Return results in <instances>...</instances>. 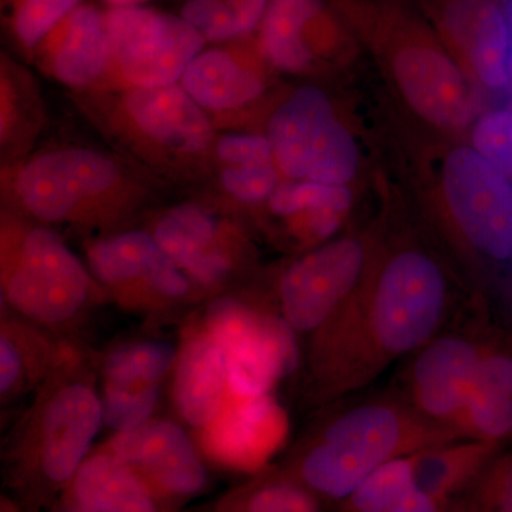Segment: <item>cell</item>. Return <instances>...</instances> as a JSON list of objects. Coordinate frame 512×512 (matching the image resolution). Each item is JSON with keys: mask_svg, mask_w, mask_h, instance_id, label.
I'll return each instance as SVG.
<instances>
[{"mask_svg": "<svg viewBox=\"0 0 512 512\" xmlns=\"http://www.w3.org/2000/svg\"><path fill=\"white\" fill-rule=\"evenodd\" d=\"M86 264L107 298L128 311H170L202 295L147 228L90 239Z\"/></svg>", "mask_w": 512, "mask_h": 512, "instance_id": "cell-11", "label": "cell"}, {"mask_svg": "<svg viewBox=\"0 0 512 512\" xmlns=\"http://www.w3.org/2000/svg\"><path fill=\"white\" fill-rule=\"evenodd\" d=\"M83 0H6L8 29L20 52L30 59L37 46Z\"/></svg>", "mask_w": 512, "mask_h": 512, "instance_id": "cell-32", "label": "cell"}, {"mask_svg": "<svg viewBox=\"0 0 512 512\" xmlns=\"http://www.w3.org/2000/svg\"><path fill=\"white\" fill-rule=\"evenodd\" d=\"M265 136L285 180L349 185L359 173L356 138L318 84L282 96L268 113Z\"/></svg>", "mask_w": 512, "mask_h": 512, "instance_id": "cell-7", "label": "cell"}, {"mask_svg": "<svg viewBox=\"0 0 512 512\" xmlns=\"http://www.w3.org/2000/svg\"><path fill=\"white\" fill-rule=\"evenodd\" d=\"M231 397L227 362L204 322L184 330L173 369V399L181 419L200 431Z\"/></svg>", "mask_w": 512, "mask_h": 512, "instance_id": "cell-24", "label": "cell"}, {"mask_svg": "<svg viewBox=\"0 0 512 512\" xmlns=\"http://www.w3.org/2000/svg\"><path fill=\"white\" fill-rule=\"evenodd\" d=\"M440 39L468 76L488 90L510 84L511 33L497 0H433Z\"/></svg>", "mask_w": 512, "mask_h": 512, "instance_id": "cell-18", "label": "cell"}, {"mask_svg": "<svg viewBox=\"0 0 512 512\" xmlns=\"http://www.w3.org/2000/svg\"><path fill=\"white\" fill-rule=\"evenodd\" d=\"M510 87H511V90H512V64H511V77H510Z\"/></svg>", "mask_w": 512, "mask_h": 512, "instance_id": "cell-42", "label": "cell"}, {"mask_svg": "<svg viewBox=\"0 0 512 512\" xmlns=\"http://www.w3.org/2000/svg\"><path fill=\"white\" fill-rule=\"evenodd\" d=\"M160 387L157 389H131V387L104 384L103 417L104 424L116 433L130 431L144 426L153 420Z\"/></svg>", "mask_w": 512, "mask_h": 512, "instance_id": "cell-36", "label": "cell"}, {"mask_svg": "<svg viewBox=\"0 0 512 512\" xmlns=\"http://www.w3.org/2000/svg\"><path fill=\"white\" fill-rule=\"evenodd\" d=\"M106 9L114 8H137V6H147L153 0H100Z\"/></svg>", "mask_w": 512, "mask_h": 512, "instance_id": "cell-40", "label": "cell"}, {"mask_svg": "<svg viewBox=\"0 0 512 512\" xmlns=\"http://www.w3.org/2000/svg\"><path fill=\"white\" fill-rule=\"evenodd\" d=\"M45 119V104L36 77L9 55H2L0 147L3 167L19 163L35 151Z\"/></svg>", "mask_w": 512, "mask_h": 512, "instance_id": "cell-26", "label": "cell"}, {"mask_svg": "<svg viewBox=\"0 0 512 512\" xmlns=\"http://www.w3.org/2000/svg\"><path fill=\"white\" fill-rule=\"evenodd\" d=\"M494 450V444L484 441L457 439L423 451L417 487L454 500L490 463Z\"/></svg>", "mask_w": 512, "mask_h": 512, "instance_id": "cell-28", "label": "cell"}, {"mask_svg": "<svg viewBox=\"0 0 512 512\" xmlns=\"http://www.w3.org/2000/svg\"><path fill=\"white\" fill-rule=\"evenodd\" d=\"M274 73L249 36L205 47L180 84L218 131H234L268 100Z\"/></svg>", "mask_w": 512, "mask_h": 512, "instance_id": "cell-15", "label": "cell"}, {"mask_svg": "<svg viewBox=\"0 0 512 512\" xmlns=\"http://www.w3.org/2000/svg\"><path fill=\"white\" fill-rule=\"evenodd\" d=\"M474 390L503 394L512 399V356L484 346Z\"/></svg>", "mask_w": 512, "mask_h": 512, "instance_id": "cell-38", "label": "cell"}, {"mask_svg": "<svg viewBox=\"0 0 512 512\" xmlns=\"http://www.w3.org/2000/svg\"><path fill=\"white\" fill-rule=\"evenodd\" d=\"M170 188L109 148L60 144L2 167L3 207L49 227L113 234L131 228Z\"/></svg>", "mask_w": 512, "mask_h": 512, "instance_id": "cell-2", "label": "cell"}, {"mask_svg": "<svg viewBox=\"0 0 512 512\" xmlns=\"http://www.w3.org/2000/svg\"><path fill=\"white\" fill-rule=\"evenodd\" d=\"M450 308L436 256L414 245L376 255L349 301L311 338L313 397L325 403L363 389L446 329Z\"/></svg>", "mask_w": 512, "mask_h": 512, "instance_id": "cell-1", "label": "cell"}, {"mask_svg": "<svg viewBox=\"0 0 512 512\" xmlns=\"http://www.w3.org/2000/svg\"><path fill=\"white\" fill-rule=\"evenodd\" d=\"M37 328L39 326L18 316H3L0 330V394L3 402L28 392L43 379H50L69 360Z\"/></svg>", "mask_w": 512, "mask_h": 512, "instance_id": "cell-27", "label": "cell"}, {"mask_svg": "<svg viewBox=\"0 0 512 512\" xmlns=\"http://www.w3.org/2000/svg\"><path fill=\"white\" fill-rule=\"evenodd\" d=\"M30 60L72 92L106 83L113 64L107 9L80 3L42 40Z\"/></svg>", "mask_w": 512, "mask_h": 512, "instance_id": "cell-21", "label": "cell"}, {"mask_svg": "<svg viewBox=\"0 0 512 512\" xmlns=\"http://www.w3.org/2000/svg\"><path fill=\"white\" fill-rule=\"evenodd\" d=\"M450 512H512V457L498 468L488 463L454 498Z\"/></svg>", "mask_w": 512, "mask_h": 512, "instance_id": "cell-34", "label": "cell"}, {"mask_svg": "<svg viewBox=\"0 0 512 512\" xmlns=\"http://www.w3.org/2000/svg\"><path fill=\"white\" fill-rule=\"evenodd\" d=\"M202 322L225 357L234 396L271 394L299 365L298 335L279 313L221 295Z\"/></svg>", "mask_w": 512, "mask_h": 512, "instance_id": "cell-10", "label": "cell"}, {"mask_svg": "<svg viewBox=\"0 0 512 512\" xmlns=\"http://www.w3.org/2000/svg\"><path fill=\"white\" fill-rule=\"evenodd\" d=\"M254 36L265 62L286 76L315 73L342 40L326 0H271Z\"/></svg>", "mask_w": 512, "mask_h": 512, "instance_id": "cell-20", "label": "cell"}, {"mask_svg": "<svg viewBox=\"0 0 512 512\" xmlns=\"http://www.w3.org/2000/svg\"><path fill=\"white\" fill-rule=\"evenodd\" d=\"M62 367L50 376L23 444L30 473L50 488L72 483L104 424L103 403L92 384L62 373Z\"/></svg>", "mask_w": 512, "mask_h": 512, "instance_id": "cell-9", "label": "cell"}, {"mask_svg": "<svg viewBox=\"0 0 512 512\" xmlns=\"http://www.w3.org/2000/svg\"><path fill=\"white\" fill-rule=\"evenodd\" d=\"M2 302L42 328H62L106 296L86 262L49 225L2 207Z\"/></svg>", "mask_w": 512, "mask_h": 512, "instance_id": "cell-5", "label": "cell"}, {"mask_svg": "<svg viewBox=\"0 0 512 512\" xmlns=\"http://www.w3.org/2000/svg\"><path fill=\"white\" fill-rule=\"evenodd\" d=\"M457 439L453 431L424 419L399 393L375 397L326 420L296 451L284 476L318 500L339 504L387 461Z\"/></svg>", "mask_w": 512, "mask_h": 512, "instance_id": "cell-4", "label": "cell"}, {"mask_svg": "<svg viewBox=\"0 0 512 512\" xmlns=\"http://www.w3.org/2000/svg\"><path fill=\"white\" fill-rule=\"evenodd\" d=\"M107 20L113 64L106 83L144 89L173 86L208 46L201 33L174 12L150 6L114 8L107 9Z\"/></svg>", "mask_w": 512, "mask_h": 512, "instance_id": "cell-14", "label": "cell"}, {"mask_svg": "<svg viewBox=\"0 0 512 512\" xmlns=\"http://www.w3.org/2000/svg\"><path fill=\"white\" fill-rule=\"evenodd\" d=\"M453 500L431 494L423 488L414 487L399 503L386 512H450Z\"/></svg>", "mask_w": 512, "mask_h": 512, "instance_id": "cell-39", "label": "cell"}, {"mask_svg": "<svg viewBox=\"0 0 512 512\" xmlns=\"http://www.w3.org/2000/svg\"><path fill=\"white\" fill-rule=\"evenodd\" d=\"M284 180L265 133L220 131L210 181L198 192L211 195L241 217L258 214Z\"/></svg>", "mask_w": 512, "mask_h": 512, "instance_id": "cell-23", "label": "cell"}, {"mask_svg": "<svg viewBox=\"0 0 512 512\" xmlns=\"http://www.w3.org/2000/svg\"><path fill=\"white\" fill-rule=\"evenodd\" d=\"M104 448L133 467L163 504L194 497L207 485L200 450L174 421L150 420L138 429L121 431Z\"/></svg>", "mask_w": 512, "mask_h": 512, "instance_id": "cell-17", "label": "cell"}, {"mask_svg": "<svg viewBox=\"0 0 512 512\" xmlns=\"http://www.w3.org/2000/svg\"><path fill=\"white\" fill-rule=\"evenodd\" d=\"M66 504L87 512H164L137 471L104 447L67 485Z\"/></svg>", "mask_w": 512, "mask_h": 512, "instance_id": "cell-25", "label": "cell"}, {"mask_svg": "<svg viewBox=\"0 0 512 512\" xmlns=\"http://www.w3.org/2000/svg\"><path fill=\"white\" fill-rule=\"evenodd\" d=\"M483 348L466 326L441 330L414 353L397 393L424 419L456 434L454 426L473 393Z\"/></svg>", "mask_w": 512, "mask_h": 512, "instance_id": "cell-16", "label": "cell"}, {"mask_svg": "<svg viewBox=\"0 0 512 512\" xmlns=\"http://www.w3.org/2000/svg\"><path fill=\"white\" fill-rule=\"evenodd\" d=\"M372 242L345 235L302 252L279 276V315L313 338L356 292L376 258Z\"/></svg>", "mask_w": 512, "mask_h": 512, "instance_id": "cell-13", "label": "cell"}, {"mask_svg": "<svg viewBox=\"0 0 512 512\" xmlns=\"http://www.w3.org/2000/svg\"><path fill=\"white\" fill-rule=\"evenodd\" d=\"M377 19L390 74L409 109L439 130H466L476 117L473 89L468 73L443 40L393 9Z\"/></svg>", "mask_w": 512, "mask_h": 512, "instance_id": "cell-6", "label": "cell"}, {"mask_svg": "<svg viewBox=\"0 0 512 512\" xmlns=\"http://www.w3.org/2000/svg\"><path fill=\"white\" fill-rule=\"evenodd\" d=\"M289 417L271 394H231L211 423L200 430V448L211 461L228 470L256 473L284 446Z\"/></svg>", "mask_w": 512, "mask_h": 512, "instance_id": "cell-19", "label": "cell"}, {"mask_svg": "<svg viewBox=\"0 0 512 512\" xmlns=\"http://www.w3.org/2000/svg\"><path fill=\"white\" fill-rule=\"evenodd\" d=\"M239 512H320L318 498L284 474L249 488Z\"/></svg>", "mask_w": 512, "mask_h": 512, "instance_id": "cell-35", "label": "cell"}, {"mask_svg": "<svg viewBox=\"0 0 512 512\" xmlns=\"http://www.w3.org/2000/svg\"><path fill=\"white\" fill-rule=\"evenodd\" d=\"M471 146L512 180V110H495L474 121Z\"/></svg>", "mask_w": 512, "mask_h": 512, "instance_id": "cell-37", "label": "cell"}, {"mask_svg": "<svg viewBox=\"0 0 512 512\" xmlns=\"http://www.w3.org/2000/svg\"><path fill=\"white\" fill-rule=\"evenodd\" d=\"M420 454L394 458L376 468L342 503L339 512H386L417 487Z\"/></svg>", "mask_w": 512, "mask_h": 512, "instance_id": "cell-30", "label": "cell"}, {"mask_svg": "<svg viewBox=\"0 0 512 512\" xmlns=\"http://www.w3.org/2000/svg\"><path fill=\"white\" fill-rule=\"evenodd\" d=\"M174 13L198 30L208 45L254 36L271 0H171Z\"/></svg>", "mask_w": 512, "mask_h": 512, "instance_id": "cell-29", "label": "cell"}, {"mask_svg": "<svg viewBox=\"0 0 512 512\" xmlns=\"http://www.w3.org/2000/svg\"><path fill=\"white\" fill-rule=\"evenodd\" d=\"M63 512H87V511L80 510V508L73 507V505L64 504Z\"/></svg>", "mask_w": 512, "mask_h": 512, "instance_id": "cell-41", "label": "cell"}, {"mask_svg": "<svg viewBox=\"0 0 512 512\" xmlns=\"http://www.w3.org/2000/svg\"><path fill=\"white\" fill-rule=\"evenodd\" d=\"M352 204L349 185L284 180L258 217L276 241L302 254L336 238Z\"/></svg>", "mask_w": 512, "mask_h": 512, "instance_id": "cell-22", "label": "cell"}, {"mask_svg": "<svg viewBox=\"0 0 512 512\" xmlns=\"http://www.w3.org/2000/svg\"><path fill=\"white\" fill-rule=\"evenodd\" d=\"M451 231L485 261L512 258V180L471 144L451 148L441 167Z\"/></svg>", "mask_w": 512, "mask_h": 512, "instance_id": "cell-12", "label": "cell"}, {"mask_svg": "<svg viewBox=\"0 0 512 512\" xmlns=\"http://www.w3.org/2000/svg\"><path fill=\"white\" fill-rule=\"evenodd\" d=\"M458 439L495 444L512 434V399L473 390L454 426Z\"/></svg>", "mask_w": 512, "mask_h": 512, "instance_id": "cell-33", "label": "cell"}, {"mask_svg": "<svg viewBox=\"0 0 512 512\" xmlns=\"http://www.w3.org/2000/svg\"><path fill=\"white\" fill-rule=\"evenodd\" d=\"M151 212L148 231L204 295L227 289L254 261L241 217L205 192Z\"/></svg>", "mask_w": 512, "mask_h": 512, "instance_id": "cell-8", "label": "cell"}, {"mask_svg": "<svg viewBox=\"0 0 512 512\" xmlns=\"http://www.w3.org/2000/svg\"><path fill=\"white\" fill-rule=\"evenodd\" d=\"M73 100L111 150L173 190L207 187L220 131L180 83L144 87L106 83Z\"/></svg>", "mask_w": 512, "mask_h": 512, "instance_id": "cell-3", "label": "cell"}, {"mask_svg": "<svg viewBox=\"0 0 512 512\" xmlns=\"http://www.w3.org/2000/svg\"><path fill=\"white\" fill-rule=\"evenodd\" d=\"M175 357L177 349L163 340L124 343L104 360V382L161 384L173 372Z\"/></svg>", "mask_w": 512, "mask_h": 512, "instance_id": "cell-31", "label": "cell"}]
</instances>
